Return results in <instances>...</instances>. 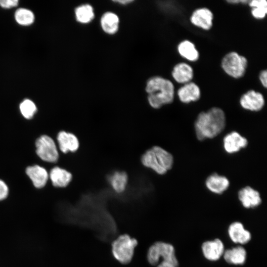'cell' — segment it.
Segmentation results:
<instances>
[{
    "label": "cell",
    "mask_w": 267,
    "mask_h": 267,
    "mask_svg": "<svg viewBox=\"0 0 267 267\" xmlns=\"http://www.w3.org/2000/svg\"><path fill=\"white\" fill-rule=\"evenodd\" d=\"M248 143L247 138L236 131H232L227 134L222 140L224 151L230 154L237 153L245 148Z\"/></svg>",
    "instance_id": "cell-10"
},
{
    "label": "cell",
    "mask_w": 267,
    "mask_h": 267,
    "mask_svg": "<svg viewBox=\"0 0 267 267\" xmlns=\"http://www.w3.org/2000/svg\"><path fill=\"white\" fill-rule=\"evenodd\" d=\"M173 79L178 83L185 84L191 81L194 72L192 67L185 62L176 64L172 71Z\"/></svg>",
    "instance_id": "cell-19"
},
{
    "label": "cell",
    "mask_w": 267,
    "mask_h": 267,
    "mask_svg": "<svg viewBox=\"0 0 267 267\" xmlns=\"http://www.w3.org/2000/svg\"><path fill=\"white\" fill-rule=\"evenodd\" d=\"M214 15L207 7L198 8L192 13L190 21L194 26L204 30H209L213 26Z\"/></svg>",
    "instance_id": "cell-12"
},
{
    "label": "cell",
    "mask_w": 267,
    "mask_h": 267,
    "mask_svg": "<svg viewBox=\"0 0 267 267\" xmlns=\"http://www.w3.org/2000/svg\"><path fill=\"white\" fill-rule=\"evenodd\" d=\"M226 1L230 3L235 4V3H242L243 4H247L248 3L249 0H226Z\"/></svg>",
    "instance_id": "cell-32"
},
{
    "label": "cell",
    "mask_w": 267,
    "mask_h": 267,
    "mask_svg": "<svg viewBox=\"0 0 267 267\" xmlns=\"http://www.w3.org/2000/svg\"><path fill=\"white\" fill-rule=\"evenodd\" d=\"M137 244V240L129 234L120 235L111 244L112 255L120 263L128 264L132 261Z\"/></svg>",
    "instance_id": "cell-5"
},
{
    "label": "cell",
    "mask_w": 267,
    "mask_h": 267,
    "mask_svg": "<svg viewBox=\"0 0 267 267\" xmlns=\"http://www.w3.org/2000/svg\"><path fill=\"white\" fill-rule=\"evenodd\" d=\"M75 17L77 21L82 24H88L94 17L92 6L89 4H83L76 8Z\"/></svg>",
    "instance_id": "cell-24"
},
{
    "label": "cell",
    "mask_w": 267,
    "mask_h": 267,
    "mask_svg": "<svg viewBox=\"0 0 267 267\" xmlns=\"http://www.w3.org/2000/svg\"><path fill=\"white\" fill-rule=\"evenodd\" d=\"M9 193V187L4 181L0 179V201L5 200Z\"/></svg>",
    "instance_id": "cell-28"
},
{
    "label": "cell",
    "mask_w": 267,
    "mask_h": 267,
    "mask_svg": "<svg viewBox=\"0 0 267 267\" xmlns=\"http://www.w3.org/2000/svg\"><path fill=\"white\" fill-rule=\"evenodd\" d=\"M248 4L250 7L253 8L258 6H267V1L266 0H249Z\"/></svg>",
    "instance_id": "cell-30"
},
{
    "label": "cell",
    "mask_w": 267,
    "mask_h": 267,
    "mask_svg": "<svg viewBox=\"0 0 267 267\" xmlns=\"http://www.w3.org/2000/svg\"><path fill=\"white\" fill-rule=\"evenodd\" d=\"M177 48L179 55L189 61L195 62L199 58V53L195 44L188 40L180 42Z\"/></svg>",
    "instance_id": "cell-22"
},
{
    "label": "cell",
    "mask_w": 267,
    "mask_h": 267,
    "mask_svg": "<svg viewBox=\"0 0 267 267\" xmlns=\"http://www.w3.org/2000/svg\"><path fill=\"white\" fill-rule=\"evenodd\" d=\"M177 95L181 102L189 103L200 98L201 90L196 83L191 81L180 87L177 90Z\"/></svg>",
    "instance_id": "cell-15"
},
{
    "label": "cell",
    "mask_w": 267,
    "mask_h": 267,
    "mask_svg": "<svg viewBox=\"0 0 267 267\" xmlns=\"http://www.w3.org/2000/svg\"><path fill=\"white\" fill-rule=\"evenodd\" d=\"M48 175L52 184L58 188L66 187L72 179L70 172L58 166L52 168Z\"/></svg>",
    "instance_id": "cell-20"
},
{
    "label": "cell",
    "mask_w": 267,
    "mask_h": 267,
    "mask_svg": "<svg viewBox=\"0 0 267 267\" xmlns=\"http://www.w3.org/2000/svg\"><path fill=\"white\" fill-rule=\"evenodd\" d=\"M19 109L23 117L28 120L32 119L37 111L34 102L28 99H25L20 103Z\"/></svg>",
    "instance_id": "cell-26"
},
{
    "label": "cell",
    "mask_w": 267,
    "mask_h": 267,
    "mask_svg": "<svg viewBox=\"0 0 267 267\" xmlns=\"http://www.w3.org/2000/svg\"><path fill=\"white\" fill-rule=\"evenodd\" d=\"M259 80L262 85L265 88L267 87V70H262L259 74Z\"/></svg>",
    "instance_id": "cell-31"
},
{
    "label": "cell",
    "mask_w": 267,
    "mask_h": 267,
    "mask_svg": "<svg viewBox=\"0 0 267 267\" xmlns=\"http://www.w3.org/2000/svg\"><path fill=\"white\" fill-rule=\"evenodd\" d=\"M134 0H113V2L118 3L120 4L126 5L131 2H133Z\"/></svg>",
    "instance_id": "cell-33"
},
{
    "label": "cell",
    "mask_w": 267,
    "mask_h": 267,
    "mask_svg": "<svg viewBox=\"0 0 267 267\" xmlns=\"http://www.w3.org/2000/svg\"><path fill=\"white\" fill-rule=\"evenodd\" d=\"M17 0H0V5L3 8H9L17 5Z\"/></svg>",
    "instance_id": "cell-29"
},
{
    "label": "cell",
    "mask_w": 267,
    "mask_h": 267,
    "mask_svg": "<svg viewBox=\"0 0 267 267\" xmlns=\"http://www.w3.org/2000/svg\"><path fill=\"white\" fill-rule=\"evenodd\" d=\"M226 125L224 112L218 107L201 112L194 122V131L197 138L200 141L212 139L219 135Z\"/></svg>",
    "instance_id": "cell-1"
},
{
    "label": "cell",
    "mask_w": 267,
    "mask_h": 267,
    "mask_svg": "<svg viewBox=\"0 0 267 267\" xmlns=\"http://www.w3.org/2000/svg\"><path fill=\"white\" fill-rule=\"evenodd\" d=\"M207 188L211 192L221 194L229 186V181L225 176L215 173L209 175L205 180Z\"/></svg>",
    "instance_id": "cell-17"
},
{
    "label": "cell",
    "mask_w": 267,
    "mask_h": 267,
    "mask_svg": "<svg viewBox=\"0 0 267 267\" xmlns=\"http://www.w3.org/2000/svg\"><path fill=\"white\" fill-rule=\"evenodd\" d=\"M201 252L204 257L208 261L216 262L222 257L225 250L224 245L220 238L206 240L202 243Z\"/></svg>",
    "instance_id": "cell-9"
},
{
    "label": "cell",
    "mask_w": 267,
    "mask_h": 267,
    "mask_svg": "<svg viewBox=\"0 0 267 267\" xmlns=\"http://www.w3.org/2000/svg\"><path fill=\"white\" fill-rule=\"evenodd\" d=\"M145 91L149 105L159 109L172 103L175 98V86L171 81L160 76L149 78L146 84Z\"/></svg>",
    "instance_id": "cell-2"
},
{
    "label": "cell",
    "mask_w": 267,
    "mask_h": 267,
    "mask_svg": "<svg viewBox=\"0 0 267 267\" xmlns=\"http://www.w3.org/2000/svg\"><path fill=\"white\" fill-rule=\"evenodd\" d=\"M36 153L42 161L56 163L59 159L58 151L53 138L47 134H43L37 138L35 143Z\"/></svg>",
    "instance_id": "cell-7"
},
{
    "label": "cell",
    "mask_w": 267,
    "mask_h": 267,
    "mask_svg": "<svg viewBox=\"0 0 267 267\" xmlns=\"http://www.w3.org/2000/svg\"><path fill=\"white\" fill-rule=\"evenodd\" d=\"M26 175L30 179L34 186L37 189L44 187L49 177L47 170L39 165L29 166L25 169Z\"/></svg>",
    "instance_id": "cell-14"
},
{
    "label": "cell",
    "mask_w": 267,
    "mask_h": 267,
    "mask_svg": "<svg viewBox=\"0 0 267 267\" xmlns=\"http://www.w3.org/2000/svg\"><path fill=\"white\" fill-rule=\"evenodd\" d=\"M15 19L18 24L27 26L33 23L35 17L33 13L31 11L22 8L16 11Z\"/></svg>",
    "instance_id": "cell-25"
},
{
    "label": "cell",
    "mask_w": 267,
    "mask_h": 267,
    "mask_svg": "<svg viewBox=\"0 0 267 267\" xmlns=\"http://www.w3.org/2000/svg\"><path fill=\"white\" fill-rule=\"evenodd\" d=\"M128 180L127 174L124 172H115L109 178V182L113 190L119 193L125 190Z\"/></svg>",
    "instance_id": "cell-23"
},
{
    "label": "cell",
    "mask_w": 267,
    "mask_h": 267,
    "mask_svg": "<svg viewBox=\"0 0 267 267\" xmlns=\"http://www.w3.org/2000/svg\"><path fill=\"white\" fill-rule=\"evenodd\" d=\"M239 103L241 107L245 110L257 112L263 108L265 100L262 93L250 89L241 96Z\"/></svg>",
    "instance_id": "cell-8"
},
{
    "label": "cell",
    "mask_w": 267,
    "mask_h": 267,
    "mask_svg": "<svg viewBox=\"0 0 267 267\" xmlns=\"http://www.w3.org/2000/svg\"><path fill=\"white\" fill-rule=\"evenodd\" d=\"M227 234L231 241L239 245L247 244L252 238L251 232L245 228L242 222L238 221L233 222L229 225Z\"/></svg>",
    "instance_id": "cell-11"
},
{
    "label": "cell",
    "mask_w": 267,
    "mask_h": 267,
    "mask_svg": "<svg viewBox=\"0 0 267 267\" xmlns=\"http://www.w3.org/2000/svg\"><path fill=\"white\" fill-rule=\"evenodd\" d=\"M248 65L247 58L235 51L226 53L222 58L221 66L224 72L235 79L242 77Z\"/></svg>",
    "instance_id": "cell-6"
},
{
    "label": "cell",
    "mask_w": 267,
    "mask_h": 267,
    "mask_svg": "<svg viewBox=\"0 0 267 267\" xmlns=\"http://www.w3.org/2000/svg\"><path fill=\"white\" fill-rule=\"evenodd\" d=\"M56 139L59 150L63 153L74 152L79 147L77 137L71 133L61 131L58 133Z\"/></svg>",
    "instance_id": "cell-16"
},
{
    "label": "cell",
    "mask_w": 267,
    "mask_h": 267,
    "mask_svg": "<svg viewBox=\"0 0 267 267\" xmlns=\"http://www.w3.org/2000/svg\"><path fill=\"white\" fill-rule=\"evenodd\" d=\"M146 258L149 264L156 267H178L179 265L174 246L163 241H157L151 245Z\"/></svg>",
    "instance_id": "cell-3"
},
{
    "label": "cell",
    "mask_w": 267,
    "mask_h": 267,
    "mask_svg": "<svg viewBox=\"0 0 267 267\" xmlns=\"http://www.w3.org/2000/svg\"><path fill=\"white\" fill-rule=\"evenodd\" d=\"M247 253L246 249L241 245L225 249L222 257L228 264L243 265L247 259Z\"/></svg>",
    "instance_id": "cell-18"
},
{
    "label": "cell",
    "mask_w": 267,
    "mask_h": 267,
    "mask_svg": "<svg viewBox=\"0 0 267 267\" xmlns=\"http://www.w3.org/2000/svg\"><path fill=\"white\" fill-rule=\"evenodd\" d=\"M238 198L243 207L253 209L262 203V198L258 191L249 186L241 188L238 192Z\"/></svg>",
    "instance_id": "cell-13"
},
{
    "label": "cell",
    "mask_w": 267,
    "mask_h": 267,
    "mask_svg": "<svg viewBox=\"0 0 267 267\" xmlns=\"http://www.w3.org/2000/svg\"><path fill=\"white\" fill-rule=\"evenodd\" d=\"M142 164L159 175H164L174 164L173 155L159 146H154L146 151L141 158Z\"/></svg>",
    "instance_id": "cell-4"
},
{
    "label": "cell",
    "mask_w": 267,
    "mask_h": 267,
    "mask_svg": "<svg viewBox=\"0 0 267 267\" xmlns=\"http://www.w3.org/2000/svg\"><path fill=\"white\" fill-rule=\"evenodd\" d=\"M251 14L257 19H264L267 13V6H258L251 8Z\"/></svg>",
    "instance_id": "cell-27"
},
{
    "label": "cell",
    "mask_w": 267,
    "mask_h": 267,
    "mask_svg": "<svg viewBox=\"0 0 267 267\" xmlns=\"http://www.w3.org/2000/svg\"><path fill=\"white\" fill-rule=\"evenodd\" d=\"M119 18L114 12H105L100 19V25L102 30L107 34L113 35L119 29Z\"/></svg>",
    "instance_id": "cell-21"
}]
</instances>
